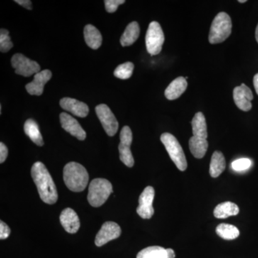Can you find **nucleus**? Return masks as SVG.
I'll use <instances>...</instances> for the list:
<instances>
[{
    "label": "nucleus",
    "mask_w": 258,
    "mask_h": 258,
    "mask_svg": "<svg viewBox=\"0 0 258 258\" xmlns=\"http://www.w3.org/2000/svg\"><path fill=\"white\" fill-rule=\"evenodd\" d=\"M60 120L62 128L80 141L85 140L86 133L76 118H73L69 113H62L60 115Z\"/></svg>",
    "instance_id": "ddd939ff"
},
{
    "label": "nucleus",
    "mask_w": 258,
    "mask_h": 258,
    "mask_svg": "<svg viewBox=\"0 0 258 258\" xmlns=\"http://www.w3.org/2000/svg\"><path fill=\"white\" fill-rule=\"evenodd\" d=\"M216 233L224 240H235L240 235V231L235 226L222 223L217 226Z\"/></svg>",
    "instance_id": "393cba45"
},
{
    "label": "nucleus",
    "mask_w": 258,
    "mask_h": 258,
    "mask_svg": "<svg viewBox=\"0 0 258 258\" xmlns=\"http://www.w3.org/2000/svg\"><path fill=\"white\" fill-rule=\"evenodd\" d=\"M52 73L49 70H45L35 74L33 81L25 86L29 94L32 96H41L45 85L50 81Z\"/></svg>",
    "instance_id": "4468645a"
},
{
    "label": "nucleus",
    "mask_w": 258,
    "mask_h": 258,
    "mask_svg": "<svg viewBox=\"0 0 258 258\" xmlns=\"http://www.w3.org/2000/svg\"><path fill=\"white\" fill-rule=\"evenodd\" d=\"M60 105L62 109L71 112L72 114L81 118H85L89 113V108L87 104L74 98H62L60 101Z\"/></svg>",
    "instance_id": "dca6fc26"
},
{
    "label": "nucleus",
    "mask_w": 258,
    "mask_h": 258,
    "mask_svg": "<svg viewBox=\"0 0 258 258\" xmlns=\"http://www.w3.org/2000/svg\"><path fill=\"white\" fill-rule=\"evenodd\" d=\"M10 229L7 224L4 222L1 221L0 222V239L1 240H5L8 238L10 235Z\"/></svg>",
    "instance_id": "7c9ffc66"
},
{
    "label": "nucleus",
    "mask_w": 258,
    "mask_h": 258,
    "mask_svg": "<svg viewBox=\"0 0 258 258\" xmlns=\"http://www.w3.org/2000/svg\"><path fill=\"white\" fill-rule=\"evenodd\" d=\"M161 142L165 147L171 160L179 170L184 171L187 168V161L182 147L177 139L172 134L164 133L161 136Z\"/></svg>",
    "instance_id": "39448f33"
},
{
    "label": "nucleus",
    "mask_w": 258,
    "mask_h": 258,
    "mask_svg": "<svg viewBox=\"0 0 258 258\" xmlns=\"http://www.w3.org/2000/svg\"><path fill=\"white\" fill-rule=\"evenodd\" d=\"M31 175L42 201L48 205L55 204L58 199V195L46 166L40 161L35 162L32 166Z\"/></svg>",
    "instance_id": "f257e3e1"
},
{
    "label": "nucleus",
    "mask_w": 258,
    "mask_h": 258,
    "mask_svg": "<svg viewBox=\"0 0 258 258\" xmlns=\"http://www.w3.org/2000/svg\"><path fill=\"white\" fill-rule=\"evenodd\" d=\"M134 64L131 62L119 64L114 71V76L120 79H128L132 77L133 74Z\"/></svg>",
    "instance_id": "bb28decb"
},
{
    "label": "nucleus",
    "mask_w": 258,
    "mask_h": 258,
    "mask_svg": "<svg viewBox=\"0 0 258 258\" xmlns=\"http://www.w3.org/2000/svg\"><path fill=\"white\" fill-rule=\"evenodd\" d=\"M13 47V42L9 35V31L6 29L2 28L0 30V50L2 52H7Z\"/></svg>",
    "instance_id": "cd10ccee"
},
{
    "label": "nucleus",
    "mask_w": 258,
    "mask_h": 258,
    "mask_svg": "<svg viewBox=\"0 0 258 258\" xmlns=\"http://www.w3.org/2000/svg\"><path fill=\"white\" fill-rule=\"evenodd\" d=\"M121 229L118 224L113 222H106L102 225L101 230L98 232L95 240V244L101 247L110 241L120 237Z\"/></svg>",
    "instance_id": "9b49d317"
},
{
    "label": "nucleus",
    "mask_w": 258,
    "mask_h": 258,
    "mask_svg": "<svg viewBox=\"0 0 258 258\" xmlns=\"http://www.w3.org/2000/svg\"><path fill=\"white\" fill-rule=\"evenodd\" d=\"M15 3L21 5L26 9L32 10V2L30 0H15Z\"/></svg>",
    "instance_id": "473e14b6"
},
{
    "label": "nucleus",
    "mask_w": 258,
    "mask_h": 258,
    "mask_svg": "<svg viewBox=\"0 0 258 258\" xmlns=\"http://www.w3.org/2000/svg\"><path fill=\"white\" fill-rule=\"evenodd\" d=\"M120 140L118 150L120 161L128 167H132L134 164V159L130 147L133 140V134L127 125L123 127L120 132Z\"/></svg>",
    "instance_id": "6e6552de"
},
{
    "label": "nucleus",
    "mask_w": 258,
    "mask_h": 258,
    "mask_svg": "<svg viewBox=\"0 0 258 258\" xmlns=\"http://www.w3.org/2000/svg\"><path fill=\"white\" fill-rule=\"evenodd\" d=\"M113 192V186L108 180L97 178L89 184L88 201L91 206L98 208L103 205Z\"/></svg>",
    "instance_id": "7ed1b4c3"
},
{
    "label": "nucleus",
    "mask_w": 258,
    "mask_h": 258,
    "mask_svg": "<svg viewBox=\"0 0 258 258\" xmlns=\"http://www.w3.org/2000/svg\"><path fill=\"white\" fill-rule=\"evenodd\" d=\"M166 253H167V258H175V253L172 249H166Z\"/></svg>",
    "instance_id": "72a5a7b5"
},
{
    "label": "nucleus",
    "mask_w": 258,
    "mask_h": 258,
    "mask_svg": "<svg viewBox=\"0 0 258 258\" xmlns=\"http://www.w3.org/2000/svg\"><path fill=\"white\" fill-rule=\"evenodd\" d=\"M255 38H256V40H257V42L258 43V25H257V28H256V30H255Z\"/></svg>",
    "instance_id": "c9c22d12"
},
{
    "label": "nucleus",
    "mask_w": 258,
    "mask_h": 258,
    "mask_svg": "<svg viewBox=\"0 0 258 258\" xmlns=\"http://www.w3.org/2000/svg\"><path fill=\"white\" fill-rule=\"evenodd\" d=\"M137 258H167L166 249L159 246H151L141 250Z\"/></svg>",
    "instance_id": "a878e982"
},
{
    "label": "nucleus",
    "mask_w": 258,
    "mask_h": 258,
    "mask_svg": "<svg viewBox=\"0 0 258 258\" xmlns=\"http://www.w3.org/2000/svg\"><path fill=\"white\" fill-rule=\"evenodd\" d=\"M191 126H192L193 137L205 139L208 138L206 119L202 112H198L195 115L191 120Z\"/></svg>",
    "instance_id": "aec40b11"
},
{
    "label": "nucleus",
    "mask_w": 258,
    "mask_h": 258,
    "mask_svg": "<svg viewBox=\"0 0 258 258\" xmlns=\"http://www.w3.org/2000/svg\"><path fill=\"white\" fill-rule=\"evenodd\" d=\"M233 98L236 106L241 111H249L252 108L251 101L253 99V94L250 88L244 83L235 87L233 91Z\"/></svg>",
    "instance_id": "f8f14e48"
},
{
    "label": "nucleus",
    "mask_w": 258,
    "mask_h": 258,
    "mask_svg": "<svg viewBox=\"0 0 258 258\" xmlns=\"http://www.w3.org/2000/svg\"><path fill=\"white\" fill-rule=\"evenodd\" d=\"M106 10L108 13H115L118 9V6L125 3L124 0H106L104 2Z\"/></svg>",
    "instance_id": "c756f323"
},
{
    "label": "nucleus",
    "mask_w": 258,
    "mask_h": 258,
    "mask_svg": "<svg viewBox=\"0 0 258 258\" xmlns=\"http://www.w3.org/2000/svg\"><path fill=\"white\" fill-rule=\"evenodd\" d=\"M84 37L88 46L97 50L101 46L102 35L99 30L92 25H87L84 28Z\"/></svg>",
    "instance_id": "a211bd4d"
},
{
    "label": "nucleus",
    "mask_w": 258,
    "mask_h": 258,
    "mask_svg": "<svg viewBox=\"0 0 258 258\" xmlns=\"http://www.w3.org/2000/svg\"><path fill=\"white\" fill-rule=\"evenodd\" d=\"M252 165V161L248 158H241L234 161L231 164V167L237 172H242L248 170Z\"/></svg>",
    "instance_id": "c85d7f7f"
},
{
    "label": "nucleus",
    "mask_w": 258,
    "mask_h": 258,
    "mask_svg": "<svg viewBox=\"0 0 258 258\" xmlns=\"http://www.w3.org/2000/svg\"><path fill=\"white\" fill-rule=\"evenodd\" d=\"M139 35H140V28L138 23L132 22L128 24L120 37V44L123 47L130 46L137 41Z\"/></svg>",
    "instance_id": "6ab92c4d"
},
{
    "label": "nucleus",
    "mask_w": 258,
    "mask_h": 258,
    "mask_svg": "<svg viewBox=\"0 0 258 258\" xmlns=\"http://www.w3.org/2000/svg\"><path fill=\"white\" fill-rule=\"evenodd\" d=\"M187 86V81L185 78H177L166 88L164 95H165L166 98L170 101L177 99L185 92Z\"/></svg>",
    "instance_id": "f3484780"
},
{
    "label": "nucleus",
    "mask_w": 258,
    "mask_h": 258,
    "mask_svg": "<svg viewBox=\"0 0 258 258\" xmlns=\"http://www.w3.org/2000/svg\"><path fill=\"white\" fill-rule=\"evenodd\" d=\"M11 62L12 66L15 70V73L25 77L37 74L40 71V64L35 61L25 57L23 54H15L12 57Z\"/></svg>",
    "instance_id": "0eeeda50"
},
{
    "label": "nucleus",
    "mask_w": 258,
    "mask_h": 258,
    "mask_svg": "<svg viewBox=\"0 0 258 258\" xmlns=\"http://www.w3.org/2000/svg\"><path fill=\"white\" fill-rule=\"evenodd\" d=\"M240 209L236 204L225 202L219 204L214 210V215L216 218L225 219L230 216L238 215Z\"/></svg>",
    "instance_id": "412c9836"
},
{
    "label": "nucleus",
    "mask_w": 258,
    "mask_h": 258,
    "mask_svg": "<svg viewBox=\"0 0 258 258\" xmlns=\"http://www.w3.org/2000/svg\"><path fill=\"white\" fill-rule=\"evenodd\" d=\"M60 221L64 230L71 234L76 233L81 226L77 213L71 208L62 210L60 214Z\"/></svg>",
    "instance_id": "2eb2a0df"
},
{
    "label": "nucleus",
    "mask_w": 258,
    "mask_h": 258,
    "mask_svg": "<svg viewBox=\"0 0 258 258\" xmlns=\"http://www.w3.org/2000/svg\"><path fill=\"white\" fill-rule=\"evenodd\" d=\"M190 152L197 159H202L205 157L208 149V142L207 139L192 137L189 139Z\"/></svg>",
    "instance_id": "5701e85b"
},
{
    "label": "nucleus",
    "mask_w": 258,
    "mask_h": 258,
    "mask_svg": "<svg viewBox=\"0 0 258 258\" xmlns=\"http://www.w3.org/2000/svg\"><path fill=\"white\" fill-rule=\"evenodd\" d=\"M232 20L226 13H219L212 22L209 35L211 44L221 43L227 40L232 32Z\"/></svg>",
    "instance_id": "20e7f679"
},
{
    "label": "nucleus",
    "mask_w": 258,
    "mask_h": 258,
    "mask_svg": "<svg viewBox=\"0 0 258 258\" xmlns=\"http://www.w3.org/2000/svg\"><path fill=\"white\" fill-rule=\"evenodd\" d=\"M239 3H246V0H239Z\"/></svg>",
    "instance_id": "e433bc0d"
},
{
    "label": "nucleus",
    "mask_w": 258,
    "mask_h": 258,
    "mask_svg": "<svg viewBox=\"0 0 258 258\" xmlns=\"http://www.w3.org/2000/svg\"><path fill=\"white\" fill-rule=\"evenodd\" d=\"M63 179L67 187L74 192H81L86 189L89 175L84 166L76 162H70L64 166Z\"/></svg>",
    "instance_id": "f03ea898"
},
{
    "label": "nucleus",
    "mask_w": 258,
    "mask_h": 258,
    "mask_svg": "<svg viewBox=\"0 0 258 258\" xmlns=\"http://www.w3.org/2000/svg\"><path fill=\"white\" fill-rule=\"evenodd\" d=\"M226 167L225 158L222 152L216 151L212 156L210 166V176L213 178L218 177L223 172Z\"/></svg>",
    "instance_id": "4be33fe9"
},
{
    "label": "nucleus",
    "mask_w": 258,
    "mask_h": 258,
    "mask_svg": "<svg viewBox=\"0 0 258 258\" xmlns=\"http://www.w3.org/2000/svg\"><path fill=\"white\" fill-rule=\"evenodd\" d=\"M96 112L105 132L109 137H113L118 132V123L109 107L106 104L98 105Z\"/></svg>",
    "instance_id": "1a4fd4ad"
},
{
    "label": "nucleus",
    "mask_w": 258,
    "mask_h": 258,
    "mask_svg": "<svg viewBox=\"0 0 258 258\" xmlns=\"http://www.w3.org/2000/svg\"><path fill=\"white\" fill-rule=\"evenodd\" d=\"M253 84L254 89H255L256 93H257L258 95V74L254 76Z\"/></svg>",
    "instance_id": "f704fd0d"
},
{
    "label": "nucleus",
    "mask_w": 258,
    "mask_h": 258,
    "mask_svg": "<svg viewBox=\"0 0 258 258\" xmlns=\"http://www.w3.org/2000/svg\"><path fill=\"white\" fill-rule=\"evenodd\" d=\"M8 155V148L5 146V144L1 142V143H0V163H1V164H3V163L6 160Z\"/></svg>",
    "instance_id": "2f4dec72"
},
{
    "label": "nucleus",
    "mask_w": 258,
    "mask_h": 258,
    "mask_svg": "<svg viewBox=\"0 0 258 258\" xmlns=\"http://www.w3.org/2000/svg\"><path fill=\"white\" fill-rule=\"evenodd\" d=\"M155 191L152 186H147L139 197V205L137 209V214L143 219L152 218L154 214L153 208Z\"/></svg>",
    "instance_id": "9d476101"
},
{
    "label": "nucleus",
    "mask_w": 258,
    "mask_h": 258,
    "mask_svg": "<svg viewBox=\"0 0 258 258\" xmlns=\"http://www.w3.org/2000/svg\"><path fill=\"white\" fill-rule=\"evenodd\" d=\"M24 131L27 136L31 139L32 142L37 146L42 147L43 146L44 142L42 139L41 133L39 129L38 125L35 120L28 119L25 121L24 125Z\"/></svg>",
    "instance_id": "b1692460"
},
{
    "label": "nucleus",
    "mask_w": 258,
    "mask_h": 258,
    "mask_svg": "<svg viewBox=\"0 0 258 258\" xmlns=\"http://www.w3.org/2000/svg\"><path fill=\"white\" fill-rule=\"evenodd\" d=\"M165 37L160 24L154 21L149 24L146 35V46L150 55H156L162 50Z\"/></svg>",
    "instance_id": "423d86ee"
}]
</instances>
